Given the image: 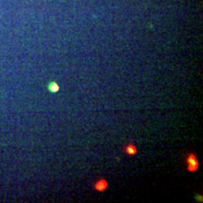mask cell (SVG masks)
Instances as JSON below:
<instances>
[{
  "mask_svg": "<svg viewBox=\"0 0 203 203\" xmlns=\"http://www.w3.org/2000/svg\"><path fill=\"white\" fill-rule=\"evenodd\" d=\"M107 184H108L107 182L104 180V179H101V180H99L98 182H95L94 189H96L97 191H100V192H103L107 188Z\"/></svg>",
  "mask_w": 203,
  "mask_h": 203,
  "instance_id": "cell-2",
  "label": "cell"
},
{
  "mask_svg": "<svg viewBox=\"0 0 203 203\" xmlns=\"http://www.w3.org/2000/svg\"><path fill=\"white\" fill-rule=\"evenodd\" d=\"M124 151L128 155H134V154H137V149L134 144H128L127 146L125 147Z\"/></svg>",
  "mask_w": 203,
  "mask_h": 203,
  "instance_id": "cell-3",
  "label": "cell"
},
{
  "mask_svg": "<svg viewBox=\"0 0 203 203\" xmlns=\"http://www.w3.org/2000/svg\"><path fill=\"white\" fill-rule=\"evenodd\" d=\"M47 89H48V90L50 91V92L56 93V92H57V91L59 90V86L56 84V82L52 81V82H50L49 84H48Z\"/></svg>",
  "mask_w": 203,
  "mask_h": 203,
  "instance_id": "cell-4",
  "label": "cell"
},
{
  "mask_svg": "<svg viewBox=\"0 0 203 203\" xmlns=\"http://www.w3.org/2000/svg\"><path fill=\"white\" fill-rule=\"evenodd\" d=\"M186 162L188 164L187 167V170L188 171H192L194 172L196 171L197 168H199V161H197V157L195 156L194 153H190L189 155L186 157Z\"/></svg>",
  "mask_w": 203,
  "mask_h": 203,
  "instance_id": "cell-1",
  "label": "cell"
}]
</instances>
